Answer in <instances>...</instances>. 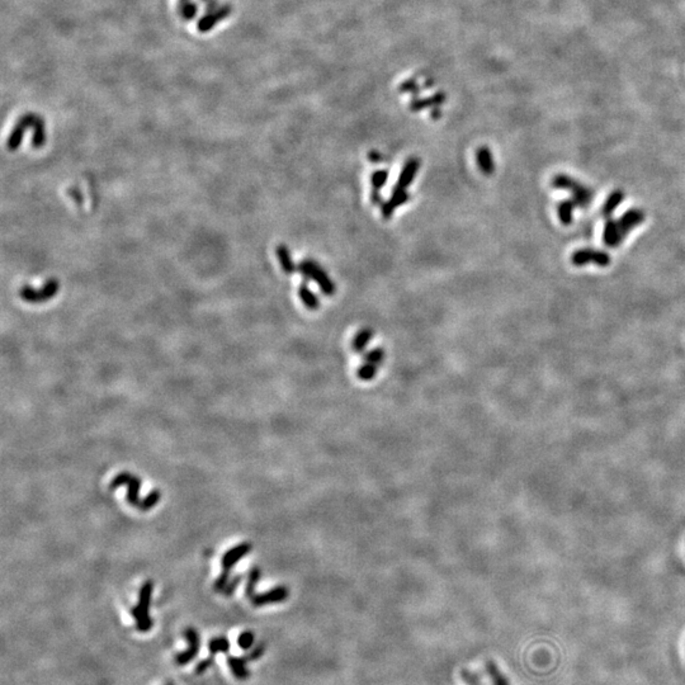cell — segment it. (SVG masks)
<instances>
[{
  "label": "cell",
  "mask_w": 685,
  "mask_h": 685,
  "mask_svg": "<svg viewBox=\"0 0 685 685\" xmlns=\"http://www.w3.org/2000/svg\"><path fill=\"white\" fill-rule=\"evenodd\" d=\"M153 590V581L151 580L145 581L141 586L140 592H139L137 606L131 608V616L136 620V628L139 632H149L153 628L154 620L150 617V613H149V608L151 604Z\"/></svg>",
  "instance_id": "6da1fadb"
},
{
  "label": "cell",
  "mask_w": 685,
  "mask_h": 685,
  "mask_svg": "<svg viewBox=\"0 0 685 685\" xmlns=\"http://www.w3.org/2000/svg\"><path fill=\"white\" fill-rule=\"evenodd\" d=\"M250 551H252V545L249 542H243V543H240V545L230 548L222 556V561H221L222 571H221L219 579L216 580L215 584H213V590L215 592H222L227 583H229V580H230V571H231V569L239 562L240 559H244L246 555L250 552Z\"/></svg>",
  "instance_id": "7a4b0ae2"
},
{
  "label": "cell",
  "mask_w": 685,
  "mask_h": 685,
  "mask_svg": "<svg viewBox=\"0 0 685 685\" xmlns=\"http://www.w3.org/2000/svg\"><path fill=\"white\" fill-rule=\"evenodd\" d=\"M299 272L305 277V280H313L319 285L320 290L325 293L326 296H332L335 292L332 280L327 277L326 272L323 271V268L315 263L313 260H304L299 266Z\"/></svg>",
  "instance_id": "3957f363"
},
{
  "label": "cell",
  "mask_w": 685,
  "mask_h": 685,
  "mask_svg": "<svg viewBox=\"0 0 685 685\" xmlns=\"http://www.w3.org/2000/svg\"><path fill=\"white\" fill-rule=\"evenodd\" d=\"M122 485H127V503L130 506H136L139 509V506L141 504L140 496H139V492H140L141 487V480L140 477H137L136 475H133L130 473H121L114 477L111 484H109V489L111 490H116L118 489Z\"/></svg>",
  "instance_id": "277c9868"
},
{
  "label": "cell",
  "mask_w": 685,
  "mask_h": 685,
  "mask_svg": "<svg viewBox=\"0 0 685 685\" xmlns=\"http://www.w3.org/2000/svg\"><path fill=\"white\" fill-rule=\"evenodd\" d=\"M59 290H60L59 280L51 278V280H47L45 286L42 287L41 290H34L29 286L22 287L20 296V299L26 301V302H29V304H40V302H45L47 299L55 297L56 293L59 292Z\"/></svg>",
  "instance_id": "5b68a950"
},
{
  "label": "cell",
  "mask_w": 685,
  "mask_h": 685,
  "mask_svg": "<svg viewBox=\"0 0 685 685\" xmlns=\"http://www.w3.org/2000/svg\"><path fill=\"white\" fill-rule=\"evenodd\" d=\"M184 637L188 642V649L186 651L179 652L175 655V663L177 665L184 666L189 664L192 660L196 659V656L200 652V635L196 631L194 627H188L184 630Z\"/></svg>",
  "instance_id": "8992f818"
},
{
  "label": "cell",
  "mask_w": 685,
  "mask_h": 685,
  "mask_svg": "<svg viewBox=\"0 0 685 685\" xmlns=\"http://www.w3.org/2000/svg\"><path fill=\"white\" fill-rule=\"evenodd\" d=\"M288 597H290V590H288L287 586H276V588H273V589L268 590V592H262V594H255L253 598L250 599V603L254 606L259 608V606L282 603V602L287 600Z\"/></svg>",
  "instance_id": "52a82bcc"
},
{
  "label": "cell",
  "mask_w": 685,
  "mask_h": 685,
  "mask_svg": "<svg viewBox=\"0 0 685 685\" xmlns=\"http://www.w3.org/2000/svg\"><path fill=\"white\" fill-rule=\"evenodd\" d=\"M37 118V116L34 114H26L25 117L20 118V122L15 125L13 128V131L11 133L9 139H8L7 147L11 151H14L17 150L18 147H20L22 144V140L25 137V133H26L27 128L29 127H34V121Z\"/></svg>",
  "instance_id": "ba28073f"
},
{
  "label": "cell",
  "mask_w": 685,
  "mask_h": 685,
  "mask_svg": "<svg viewBox=\"0 0 685 685\" xmlns=\"http://www.w3.org/2000/svg\"><path fill=\"white\" fill-rule=\"evenodd\" d=\"M231 13V7L229 6H225V7L220 8L219 11H216L215 13L207 14L206 17L201 18L200 22H198V31L201 34H206L210 29H212L213 27L216 26L220 20H225L226 17H229Z\"/></svg>",
  "instance_id": "9c48e42d"
},
{
  "label": "cell",
  "mask_w": 685,
  "mask_h": 685,
  "mask_svg": "<svg viewBox=\"0 0 685 685\" xmlns=\"http://www.w3.org/2000/svg\"><path fill=\"white\" fill-rule=\"evenodd\" d=\"M420 167V160L413 159L409 160L405 164V167L402 169V172L400 174L399 182L396 184V188H401V189H406L407 186H410V183L413 182L415 175L418 173V169Z\"/></svg>",
  "instance_id": "30bf717a"
},
{
  "label": "cell",
  "mask_w": 685,
  "mask_h": 685,
  "mask_svg": "<svg viewBox=\"0 0 685 685\" xmlns=\"http://www.w3.org/2000/svg\"><path fill=\"white\" fill-rule=\"evenodd\" d=\"M227 664L230 670L233 672V677L239 680H246L250 677V672L247 670V660L245 656H227Z\"/></svg>",
  "instance_id": "8fae6325"
},
{
  "label": "cell",
  "mask_w": 685,
  "mask_h": 685,
  "mask_svg": "<svg viewBox=\"0 0 685 685\" xmlns=\"http://www.w3.org/2000/svg\"><path fill=\"white\" fill-rule=\"evenodd\" d=\"M476 159L479 164L480 169L486 175H490L494 172V160H492L491 153L487 147H481L476 154Z\"/></svg>",
  "instance_id": "7c38bea8"
},
{
  "label": "cell",
  "mask_w": 685,
  "mask_h": 685,
  "mask_svg": "<svg viewBox=\"0 0 685 685\" xmlns=\"http://www.w3.org/2000/svg\"><path fill=\"white\" fill-rule=\"evenodd\" d=\"M277 258L280 260V266L282 269L287 273V274H292V273L296 272L299 268L294 266V263H293L292 257H291V253L288 250V247L285 245H280L277 247Z\"/></svg>",
  "instance_id": "4fadbf2b"
},
{
  "label": "cell",
  "mask_w": 685,
  "mask_h": 685,
  "mask_svg": "<svg viewBox=\"0 0 685 685\" xmlns=\"http://www.w3.org/2000/svg\"><path fill=\"white\" fill-rule=\"evenodd\" d=\"M34 133L32 136V147H36V149H40V147L45 145L46 142V131H45V123H43V120L37 117L34 123Z\"/></svg>",
  "instance_id": "5bb4252c"
},
{
  "label": "cell",
  "mask_w": 685,
  "mask_h": 685,
  "mask_svg": "<svg viewBox=\"0 0 685 685\" xmlns=\"http://www.w3.org/2000/svg\"><path fill=\"white\" fill-rule=\"evenodd\" d=\"M260 576H262V572H260V569L258 566L253 567L250 572H249V578H247V583H246L245 586V595L246 598L250 599L253 598L254 595L257 594L255 589H257V585L259 583Z\"/></svg>",
  "instance_id": "9a60e30c"
},
{
  "label": "cell",
  "mask_w": 685,
  "mask_h": 685,
  "mask_svg": "<svg viewBox=\"0 0 685 685\" xmlns=\"http://www.w3.org/2000/svg\"><path fill=\"white\" fill-rule=\"evenodd\" d=\"M208 650H210V655L211 656H216L217 653H226L230 650V642L229 639L225 636H220V637H215V639L210 641L208 644Z\"/></svg>",
  "instance_id": "2e32d148"
},
{
  "label": "cell",
  "mask_w": 685,
  "mask_h": 685,
  "mask_svg": "<svg viewBox=\"0 0 685 685\" xmlns=\"http://www.w3.org/2000/svg\"><path fill=\"white\" fill-rule=\"evenodd\" d=\"M373 333L369 330V329H363L360 330V333L355 335V338L353 339V351L357 353H362L365 349H366L369 340L372 339Z\"/></svg>",
  "instance_id": "e0dca14e"
},
{
  "label": "cell",
  "mask_w": 685,
  "mask_h": 685,
  "mask_svg": "<svg viewBox=\"0 0 685 685\" xmlns=\"http://www.w3.org/2000/svg\"><path fill=\"white\" fill-rule=\"evenodd\" d=\"M299 299L305 304V306L310 310H318L320 306V301L308 288L306 283H304L299 290Z\"/></svg>",
  "instance_id": "ac0fdd59"
},
{
  "label": "cell",
  "mask_w": 685,
  "mask_h": 685,
  "mask_svg": "<svg viewBox=\"0 0 685 685\" xmlns=\"http://www.w3.org/2000/svg\"><path fill=\"white\" fill-rule=\"evenodd\" d=\"M486 670H487V674L491 678L492 685H510L509 684V680L501 674L499 667L495 665L492 661H487L486 663Z\"/></svg>",
  "instance_id": "d6986e66"
},
{
  "label": "cell",
  "mask_w": 685,
  "mask_h": 685,
  "mask_svg": "<svg viewBox=\"0 0 685 685\" xmlns=\"http://www.w3.org/2000/svg\"><path fill=\"white\" fill-rule=\"evenodd\" d=\"M379 365H374L371 362H363V365L358 368V379L362 381H371L376 377L379 372Z\"/></svg>",
  "instance_id": "ffe728a7"
},
{
  "label": "cell",
  "mask_w": 685,
  "mask_h": 685,
  "mask_svg": "<svg viewBox=\"0 0 685 685\" xmlns=\"http://www.w3.org/2000/svg\"><path fill=\"white\" fill-rule=\"evenodd\" d=\"M160 498H161V494H160L159 490H153V491L149 492L147 498L141 500L139 510H141V512H149V510H151L154 506L159 503Z\"/></svg>",
  "instance_id": "44dd1931"
},
{
  "label": "cell",
  "mask_w": 685,
  "mask_h": 685,
  "mask_svg": "<svg viewBox=\"0 0 685 685\" xmlns=\"http://www.w3.org/2000/svg\"><path fill=\"white\" fill-rule=\"evenodd\" d=\"M409 200V194L406 192V189H401V188H393V196L388 201V203L391 205L393 210L398 208V207L401 206L402 203H405Z\"/></svg>",
  "instance_id": "7402d4cb"
},
{
  "label": "cell",
  "mask_w": 685,
  "mask_h": 685,
  "mask_svg": "<svg viewBox=\"0 0 685 685\" xmlns=\"http://www.w3.org/2000/svg\"><path fill=\"white\" fill-rule=\"evenodd\" d=\"M255 635L252 631H245L241 633L238 639V645L241 650H250L254 646Z\"/></svg>",
  "instance_id": "603a6c76"
},
{
  "label": "cell",
  "mask_w": 685,
  "mask_h": 685,
  "mask_svg": "<svg viewBox=\"0 0 685 685\" xmlns=\"http://www.w3.org/2000/svg\"><path fill=\"white\" fill-rule=\"evenodd\" d=\"M387 178H388V172L387 170L374 172L372 175L373 189H376V191L381 189L382 186L386 184Z\"/></svg>",
  "instance_id": "cb8c5ba5"
},
{
  "label": "cell",
  "mask_w": 685,
  "mask_h": 685,
  "mask_svg": "<svg viewBox=\"0 0 685 685\" xmlns=\"http://www.w3.org/2000/svg\"><path fill=\"white\" fill-rule=\"evenodd\" d=\"M384 357H385L384 351L381 348H376V349H373L371 352L366 353L365 360L374 363V365H379V366L382 363V360H384Z\"/></svg>",
  "instance_id": "d4e9b609"
},
{
  "label": "cell",
  "mask_w": 685,
  "mask_h": 685,
  "mask_svg": "<svg viewBox=\"0 0 685 685\" xmlns=\"http://www.w3.org/2000/svg\"><path fill=\"white\" fill-rule=\"evenodd\" d=\"M241 580H243V576H241V575H236V576H233V579L229 580V583H227L226 586H225V589L222 590V594H224L225 597H231L233 592H235V590H236V588H238L240 583H241Z\"/></svg>",
  "instance_id": "484cf974"
},
{
  "label": "cell",
  "mask_w": 685,
  "mask_h": 685,
  "mask_svg": "<svg viewBox=\"0 0 685 685\" xmlns=\"http://www.w3.org/2000/svg\"><path fill=\"white\" fill-rule=\"evenodd\" d=\"M197 9H198L197 4H196V3H191V1H189V3H186V6L180 7L182 17L186 20H192V18L196 17V14H197Z\"/></svg>",
  "instance_id": "4316f807"
},
{
  "label": "cell",
  "mask_w": 685,
  "mask_h": 685,
  "mask_svg": "<svg viewBox=\"0 0 685 685\" xmlns=\"http://www.w3.org/2000/svg\"><path fill=\"white\" fill-rule=\"evenodd\" d=\"M461 677H462L463 681H465L466 684L467 685H482L479 677H477L476 674H473V672H470V670H467V669H463V670L461 672Z\"/></svg>",
  "instance_id": "83f0119b"
},
{
  "label": "cell",
  "mask_w": 685,
  "mask_h": 685,
  "mask_svg": "<svg viewBox=\"0 0 685 685\" xmlns=\"http://www.w3.org/2000/svg\"><path fill=\"white\" fill-rule=\"evenodd\" d=\"M266 652V645L264 644H259V645L255 646L252 651L249 652L245 656V659L249 661H253V660H258L264 655Z\"/></svg>",
  "instance_id": "f1b7e54d"
},
{
  "label": "cell",
  "mask_w": 685,
  "mask_h": 685,
  "mask_svg": "<svg viewBox=\"0 0 685 685\" xmlns=\"http://www.w3.org/2000/svg\"><path fill=\"white\" fill-rule=\"evenodd\" d=\"M213 663H215V658L210 655L207 659L202 660L200 664L196 666V674H197V675H202V674H205V672H206L207 670H208V669L213 665Z\"/></svg>",
  "instance_id": "f546056e"
},
{
  "label": "cell",
  "mask_w": 685,
  "mask_h": 685,
  "mask_svg": "<svg viewBox=\"0 0 685 685\" xmlns=\"http://www.w3.org/2000/svg\"><path fill=\"white\" fill-rule=\"evenodd\" d=\"M372 202L374 205H382L384 203L381 196H379V191H376V189L372 192Z\"/></svg>",
  "instance_id": "4dcf8cb0"
},
{
  "label": "cell",
  "mask_w": 685,
  "mask_h": 685,
  "mask_svg": "<svg viewBox=\"0 0 685 685\" xmlns=\"http://www.w3.org/2000/svg\"><path fill=\"white\" fill-rule=\"evenodd\" d=\"M369 158H371L372 161H374V163H379V161L382 160V156H381L379 153H374V151L371 154V156H369Z\"/></svg>",
  "instance_id": "1f68e13d"
},
{
  "label": "cell",
  "mask_w": 685,
  "mask_h": 685,
  "mask_svg": "<svg viewBox=\"0 0 685 685\" xmlns=\"http://www.w3.org/2000/svg\"><path fill=\"white\" fill-rule=\"evenodd\" d=\"M186 3H189V0H180L179 8L186 6Z\"/></svg>",
  "instance_id": "d6a6232c"
},
{
  "label": "cell",
  "mask_w": 685,
  "mask_h": 685,
  "mask_svg": "<svg viewBox=\"0 0 685 685\" xmlns=\"http://www.w3.org/2000/svg\"><path fill=\"white\" fill-rule=\"evenodd\" d=\"M167 685H174V684H172V683H168Z\"/></svg>",
  "instance_id": "836d02e7"
}]
</instances>
